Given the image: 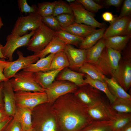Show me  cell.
<instances>
[{
    "label": "cell",
    "mask_w": 131,
    "mask_h": 131,
    "mask_svg": "<svg viewBox=\"0 0 131 131\" xmlns=\"http://www.w3.org/2000/svg\"><path fill=\"white\" fill-rule=\"evenodd\" d=\"M66 45L55 35L46 47L37 55L40 58L51 54H55L64 51Z\"/></svg>",
    "instance_id": "obj_22"
},
{
    "label": "cell",
    "mask_w": 131,
    "mask_h": 131,
    "mask_svg": "<svg viewBox=\"0 0 131 131\" xmlns=\"http://www.w3.org/2000/svg\"><path fill=\"white\" fill-rule=\"evenodd\" d=\"M4 59H0V82H4L9 80L5 77L3 72L5 68L9 66L11 61H6Z\"/></svg>",
    "instance_id": "obj_43"
},
{
    "label": "cell",
    "mask_w": 131,
    "mask_h": 131,
    "mask_svg": "<svg viewBox=\"0 0 131 131\" xmlns=\"http://www.w3.org/2000/svg\"><path fill=\"white\" fill-rule=\"evenodd\" d=\"M102 17L104 21L109 22L110 24L115 20L116 17L112 13L107 11L103 13L102 15Z\"/></svg>",
    "instance_id": "obj_45"
},
{
    "label": "cell",
    "mask_w": 131,
    "mask_h": 131,
    "mask_svg": "<svg viewBox=\"0 0 131 131\" xmlns=\"http://www.w3.org/2000/svg\"><path fill=\"white\" fill-rule=\"evenodd\" d=\"M55 17L62 28L67 27L75 22L73 14H63Z\"/></svg>",
    "instance_id": "obj_37"
},
{
    "label": "cell",
    "mask_w": 131,
    "mask_h": 131,
    "mask_svg": "<svg viewBox=\"0 0 131 131\" xmlns=\"http://www.w3.org/2000/svg\"><path fill=\"white\" fill-rule=\"evenodd\" d=\"M55 34L66 44L75 46L78 48L84 38L74 35L62 29L55 32Z\"/></svg>",
    "instance_id": "obj_30"
},
{
    "label": "cell",
    "mask_w": 131,
    "mask_h": 131,
    "mask_svg": "<svg viewBox=\"0 0 131 131\" xmlns=\"http://www.w3.org/2000/svg\"><path fill=\"white\" fill-rule=\"evenodd\" d=\"M102 92L89 84H85L78 87L73 94L81 102L89 107L103 97Z\"/></svg>",
    "instance_id": "obj_13"
},
{
    "label": "cell",
    "mask_w": 131,
    "mask_h": 131,
    "mask_svg": "<svg viewBox=\"0 0 131 131\" xmlns=\"http://www.w3.org/2000/svg\"><path fill=\"white\" fill-rule=\"evenodd\" d=\"M3 94L4 109L9 116L13 117L16 109L15 92L9 80L3 82Z\"/></svg>",
    "instance_id": "obj_17"
},
{
    "label": "cell",
    "mask_w": 131,
    "mask_h": 131,
    "mask_svg": "<svg viewBox=\"0 0 131 131\" xmlns=\"http://www.w3.org/2000/svg\"><path fill=\"white\" fill-rule=\"evenodd\" d=\"M35 31H31L21 36L11 33L7 36L6 43L3 46L2 51L4 56L8 59L9 61H12L13 54L16 49L23 46H26Z\"/></svg>",
    "instance_id": "obj_11"
},
{
    "label": "cell",
    "mask_w": 131,
    "mask_h": 131,
    "mask_svg": "<svg viewBox=\"0 0 131 131\" xmlns=\"http://www.w3.org/2000/svg\"><path fill=\"white\" fill-rule=\"evenodd\" d=\"M127 35H131V21L128 24L126 29Z\"/></svg>",
    "instance_id": "obj_49"
},
{
    "label": "cell",
    "mask_w": 131,
    "mask_h": 131,
    "mask_svg": "<svg viewBox=\"0 0 131 131\" xmlns=\"http://www.w3.org/2000/svg\"><path fill=\"white\" fill-rule=\"evenodd\" d=\"M69 63L64 51L55 54L51 63L49 71L69 67Z\"/></svg>",
    "instance_id": "obj_31"
},
{
    "label": "cell",
    "mask_w": 131,
    "mask_h": 131,
    "mask_svg": "<svg viewBox=\"0 0 131 131\" xmlns=\"http://www.w3.org/2000/svg\"><path fill=\"white\" fill-rule=\"evenodd\" d=\"M55 36V32L42 23L30 39L26 46L27 49L34 52V54H38Z\"/></svg>",
    "instance_id": "obj_5"
},
{
    "label": "cell",
    "mask_w": 131,
    "mask_h": 131,
    "mask_svg": "<svg viewBox=\"0 0 131 131\" xmlns=\"http://www.w3.org/2000/svg\"><path fill=\"white\" fill-rule=\"evenodd\" d=\"M68 60L69 68L78 72L85 62L86 50L75 48L66 44L64 50Z\"/></svg>",
    "instance_id": "obj_15"
},
{
    "label": "cell",
    "mask_w": 131,
    "mask_h": 131,
    "mask_svg": "<svg viewBox=\"0 0 131 131\" xmlns=\"http://www.w3.org/2000/svg\"><path fill=\"white\" fill-rule=\"evenodd\" d=\"M13 118H11L8 120L0 123V131H4L7 126L12 120Z\"/></svg>",
    "instance_id": "obj_48"
},
{
    "label": "cell",
    "mask_w": 131,
    "mask_h": 131,
    "mask_svg": "<svg viewBox=\"0 0 131 131\" xmlns=\"http://www.w3.org/2000/svg\"><path fill=\"white\" fill-rule=\"evenodd\" d=\"M32 128L34 131H58L59 126L52 104H40L32 110Z\"/></svg>",
    "instance_id": "obj_2"
},
{
    "label": "cell",
    "mask_w": 131,
    "mask_h": 131,
    "mask_svg": "<svg viewBox=\"0 0 131 131\" xmlns=\"http://www.w3.org/2000/svg\"><path fill=\"white\" fill-rule=\"evenodd\" d=\"M42 22V17L36 13L29 14L18 18L11 33L21 36L28 33V31H35Z\"/></svg>",
    "instance_id": "obj_7"
},
{
    "label": "cell",
    "mask_w": 131,
    "mask_h": 131,
    "mask_svg": "<svg viewBox=\"0 0 131 131\" xmlns=\"http://www.w3.org/2000/svg\"><path fill=\"white\" fill-rule=\"evenodd\" d=\"M21 130L20 124L13 117L7 126L4 131H21Z\"/></svg>",
    "instance_id": "obj_42"
},
{
    "label": "cell",
    "mask_w": 131,
    "mask_h": 131,
    "mask_svg": "<svg viewBox=\"0 0 131 131\" xmlns=\"http://www.w3.org/2000/svg\"><path fill=\"white\" fill-rule=\"evenodd\" d=\"M78 86L74 83L66 81H54L47 88L44 89L48 102L52 104L59 97L69 93H74Z\"/></svg>",
    "instance_id": "obj_9"
},
{
    "label": "cell",
    "mask_w": 131,
    "mask_h": 131,
    "mask_svg": "<svg viewBox=\"0 0 131 131\" xmlns=\"http://www.w3.org/2000/svg\"><path fill=\"white\" fill-rule=\"evenodd\" d=\"M88 11L93 13L97 12L103 8L101 5L92 0H76Z\"/></svg>",
    "instance_id": "obj_39"
},
{
    "label": "cell",
    "mask_w": 131,
    "mask_h": 131,
    "mask_svg": "<svg viewBox=\"0 0 131 131\" xmlns=\"http://www.w3.org/2000/svg\"><path fill=\"white\" fill-rule=\"evenodd\" d=\"M110 105L117 113H131V101L116 99Z\"/></svg>",
    "instance_id": "obj_35"
},
{
    "label": "cell",
    "mask_w": 131,
    "mask_h": 131,
    "mask_svg": "<svg viewBox=\"0 0 131 131\" xmlns=\"http://www.w3.org/2000/svg\"><path fill=\"white\" fill-rule=\"evenodd\" d=\"M131 0H125L123 2L120 13L115 19H119L131 15Z\"/></svg>",
    "instance_id": "obj_41"
},
{
    "label": "cell",
    "mask_w": 131,
    "mask_h": 131,
    "mask_svg": "<svg viewBox=\"0 0 131 131\" xmlns=\"http://www.w3.org/2000/svg\"><path fill=\"white\" fill-rule=\"evenodd\" d=\"M109 101L103 97L92 106L87 107L88 113L93 121H112L115 119L118 113Z\"/></svg>",
    "instance_id": "obj_6"
},
{
    "label": "cell",
    "mask_w": 131,
    "mask_h": 131,
    "mask_svg": "<svg viewBox=\"0 0 131 131\" xmlns=\"http://www.w3.org/2000/svg\"><path fill=\"white\" fill-rule=\"evenodd\" d=\"M85 74L73 71L68 67H66L59 73L55 80L69 81L78 87L85 84L84 82Z\"/></svg>",
    "instance_id": "obj_18"
},
{
    "label": "cell",
    "mask_w": 131,
    "mask_h": 131,
    "mask_svg": "<svg viewBox=\"0 0 131 131\" xmlns=\"http://www.w3.org/2000/svg\"><path fill=\"white\" fill-rule=\"evenodd\" d=\"M104 79L110 91L116 99L131 101V95L118 84L113 77L108 78L105 76Z\"/></svg>",
    "instance_id": "obj_19"
},
{
    "label": "cell",
    "mask_w": 131,
    "mask_h": 131,
    "mask_svg": "<svg viewBox=\"0 0 131 131\" xmlns=\"http://www.w3.org/2000/svg\"><path fill=\"white\" fill-rule=\"evenodd\" d=\"M75 0H66V1L69 4L74 2Z\"/></svg>",
    "instance_id": "obj_52"
},
{
    "label": "cell",
    "mask_w": 131,
    "mask_h": 131,
    "mask_svg": "<svg viewBox=\"0 0 131 131\" xmlns=\"http://www.w3.org/2000/svg\"><path fill=\"white\" fill-rule=\"evenodd\" d=\"M64 69L34 73L36 80L40 86L45 89L50 86L55 80L59 73Z\"/></svg>",
    "instance_id": "obj_20"
},
{
    "label": "cell",
    "mask_w": 131,
    "mask_h": 131,
    "mask_svg": "<svg viewBox=\"0 0 131 131\" xmlns=\"http://www.w3.org/2000/svg\"><path fill=\"white\" fill-rule=\"evenodd\" d=\"M55 54H51L45 57L40 58L36 62L29 65L23 70L33 73L48 71Z\"/></svg>",
    "instance_id": "obj_25"
},
{
    "label": "cell",
    "mask_w": 131,
    "mask_h": 131,
    "mask_svg": "<svg viewBox=\"0 0 131 131\" xmlns=\"http://www.w3.org/2000/svg\"><path fill=\"white\" fill-rule=\"evenodd\" d=\"M131 121V113H118L112 121V127L114 131H121Z\"/></svg>",
    "instance_id": "obj_33"
},
{
    "label": "cell",
    "mask_w": 131,
    "mask_h": 131,
    "mask_svg": "<svg viewBox=\"0 0 131 131\" xmlns=\"http://www.w3.org/2000/svg\"><path fill=\"white\" fill-rule=\"evenodd\" d=\"M62 131H80L93 121L89 115L87 107L73 93L58 98L52 104Z\"/></svg>",
    "instance_id": "obj_1"
},
{
    "label": "cell",
    "mask_w": 131,
    "mask_h": 131,
    "mask_svg": "<svg viewBox=\"0 0 131 131\" xmlns=\"http://www.w3.org/2000/svg\"><path fill=\"white\" fill-rule=\"evenodd\" d=\"M13 117L9 116L4 110L0 108V123L8 120Z\"/></svg>",
    "instance_id": "obj_47"
},
{
    "label": "cell",
    "mask_w": 131,
    "mask_h": 131,
    "mask_svg": "<svg viewBox=\"0 0 131 131\" xmlns=\"http://www.w3.org/2000/svg\"><path fill=\"white\" fill-rule=\"evenodd\" d=\"M21 131H34L32 128V129H30L28 130H21Z\"/></svg>",
    "instance_id": "obj_54"
},
{
    "label": "cell",
    "mask_w": 131,
    "mask_h": 131,
    "mask_svg": "<svg viewBox=\"0 0 131 131\" xmlns=\"http://www.w3.org/2000/svg\"><path fill=\"white\" fill-rule=\"evenodd\" d=\"M121 131H131V122L124 127Z\"/></svg>",
    "instance_id": "obj_50"
},
{
    "label": "cell",
    "mask_w": 131,
    "mask_h": 131,
    "mask_svg": "<svg viewBox=\"0 0 131 131\" xmlns=\"http://www.w3.org/2000/svg\"><path fill=\"white\" fill-rule=\"evenodd\" d=\"M105 46L102 38L93 46L86 50L85 62L94 64L98 60Z\"/></svg>",
    "instance_id": "obj_26"
},
{
    "label": "cell",
    "mask_w": 131,
    "mask_h": 131,
    "mask_svg": "<svg viewBox=\"0 0 131 131\" xmlns=\"http://www.w3.org/2000/svg\"><path fill=\"white\" fill-rule=\"evenodd\" d=\"M96 28L84 24L75 22L71 25L62 29L76 36L85 38L95 31L96 30Z\"/></svg>",
    "instance_id": "obj_23"
},
{
    "label": "cell",
    "mask_w": 131,
    "mask_h": 131,
    "mask_svg": "<svg viewBox=\"0 0 131 131\" xmlns=\"http://www.w3.org/2000/svg\"><path fill=\"white\" fill-rule=\"evenodd\" d=\"M42 21L43 24L55 32L62 29L55 17L53 15L42 17Z\"/></svg>",
    "instance_id": "obj_38"
},
{
    "label": "cell",
    "mask_w": 131,
    "mask_h": 131,
    "mask_svg": "<svg viewBox=\"0 0 131 131\" xmlns=\"http://www.w3.org/2000/svg\"><path fill=\"white\" fill-rule=\"evenodd\" d=\"M32 110L29 109L16 107L13 117L20 124L21 130H26L32 128Z\"/></svg>",
    "instance_id": "obj_21"
},
{
    "label": "cell",
    "mask_w": 131,
    "mask_h": 131,
    "mask_svg": "<svg viewBox=\"0 0 131 131\" xmlns=\"http://www.w3.org/2000/svg\"><path fill=\"white\" fill-rule=\"evenodd\" d=\"M56 1L37 4L36 13L42 17L52 15Z\"/></svg>",
    "instance_id": "obj_34"
},
{
    "label": "cell",
    "mask_w": 131,
    "mask_h": 131,
    "mask_svg": "<svg viewBox=\"0 0 131 131\" xmlns=\"http://www.w3.org/2000/svg\"><path fill=\"white\" fill-rule=\"evenodd\" d=\"M84 82L85 83L89 84L104 93L108 99L110 104L116 99L110 91L106 82L93 79L85 74L84 77Z\"/></svg>",
    "instance_id": "obj_27"
},
{
    "label": "cell",
    "mask_w": 131,
    "mask_h": 131,
    "mask_svg": "<svg viewBox=\"0 0 131 131\" xmlns=\"http://www.w3.org/2000/svg\"><path fill=\"white\" fill-rule=\"evenodd\" d=\"M121 58L120 52L105 46L98 60L92 64L105 75L112 77L118 67Z\"/></svg>",
    "instance_id": "obj_3"
},
{
    "label": "cell",
    "mask_w": 131,
    "mask_h": 131,
    "mask_svg": "<svg viewBox=\"0 0 131 131\" xmlns=\"http://www.w3.org/2000/svg\"><path fill=\"white\" fill-rule=\"evenodd\" d=\"M17 4L19 9L21 13L30 14L36 12L37 5L30 6L28 4L26 0H18Z\"/></svg>",
    "instance_id": "obj_40"
},
{
    "label": "cell",
    "mask_w": 131,
    "mask_h": 131,
    "mask_svg": "<svg viewBox=\"0 0 131 131\" xmlns=\"http://www.w3.org/2000/svg\"><path fill=\"white\" fill-rule=\"evenodd\" d=\"M17 53L18 58L11 61L10 64L4 70V75L8 79L12 77L20 70L24 69L29 65L35 63L39 59L37 55L24 57L22 52L19 50L17 51Z\"/></svg>",
    "instance_id": "obj_12"
},
{
    "label": "cell",
    "mask_w": 131,
    "mask_h": 131,
    "mask_svg": "<svg viewBox=\"0 0 131 131\" xmlns=\"http://www.w3.org/2000/svg\"><path fill=\"white\" fill-rule=\"evenodd\" d=\"M112 121H93L80 131H114Z\"/></svg>",
    "instance_id": "obj_32"
},
{
    "label": "cell",
    "mask_w": 131,
    "mask_h": 131,
    "mask_svg": "<svg viewBox=\"0 0 131 131\" xmlns=\"http://www.w3.org/2000/svg\"><path fill=\"white\" fill-rule=\"evenodd\" d=\"M15 92L18 91L43 92L44 89L37 82L33 73L23 70L9 79Z\"/></svg>",
    "instance_id": "obj_4"
},
{
    "label": "cell",
    "mask_w": 131,
    "mask_h": 131,
    "mask_svg": "<svg viewBox=\"0 0 131 131\" xmlns=\"http://www.w3.org/2000/svg\"><path fill=\"white\" fill-rule=\"evenodd\" d=\"M106 29V27L98 29L84 39L80 44L79 48L86 50L93 46L97 41L103 38L104 33Z\"/></svg>",
    "instance_id": "obj_28"
},
{
    "label": "cell",
    "mask_w": 131,
    "mask_h": 131,
    "mask_svg": "<svg viewBox=\"0 0 131 131\" xmlns=\"http://www.w3.org/2000/svg\"><path fill=\"white\" fill-rule=\"evenodd\" d=\"M3 47L2 45L0 43V58L1 59H5L7 58L4 56L2 54V49Z\"/></svg>",
    "instance_id": "obj_51"
},
{
    "label": "cell",
    "mask_w": 131,
    "mask_h": 131,
    "mask_svg": "<svg viewBox=\"0 0 131 131\" xmlns=\"http://www.w3.org/2000/svg\"><path fill=\"white\" fill-rule=\"evenodd\" d=\"M69 4L72 10L75 22L99 28L106 27L104 24L98 22L95 19V13L87 10L76 0Z\"/></svg>",
    "instance_id": "obj_10"
},
{
    "label": "cell",
    "mask_w": 131,
    "mask_h": 131,
    "mask_svg": "<svg viewBox=\"0 0 131 131\" xmlns=\"http://www.w3.org/2000/svg\"><path fill=\"white\" fill-rule=\"evenodd\" d=\"M130 59L131 58L120 61L118 67L112 76L126 91L129 89L131 85Z\"/></svg>",
    "instance_id": "obj_14"
},
{
    "label": "cell",
    "mask_w": 131,
    "mask_h": 131,
    "mask_svg": "<svg viewBox=\"0 0 131 131\" xmlns=\"http://www.w3.org/2000/svg\"><path fill=\"white\" fill-rule=\"evenodd\" d=\"M3 24L1 18L0 16V29L3 26Z\"/></svg>",
    "instance_id": "obj_53"
},
{
    "label": "cell",
    "mask_w": 131,
    "mask_h": 131,
    "mask_svg": "<svg viewBox=\"0 0 131 131\" xmlns=\"http://www.w3.org/2000/svg\"><path fill=\"white\" fill-rule=\"evenodd\" d=\"M16 107L32 110L37 106L48 102L45 92L18 91L15 92Z\"/></svg>",
    "instance_id": "obj_8"
},
{
    "label": "cell",
    "mask_w": 131,
    "mask_h": 131,
    "mask_svg": "<svg viewBox=\"0 0 131 131\" xmlns=\"http://www.w3.org/2000/svg\"><path fill=\"white\" fill-rule=\"evenodd\" d=\"M64 14H73L70 6L66 1L62 0L56 1L52 15L56 16Z\"/></svg>",
    "instance_id": "obj_36"
},
{
    "label": "cell",
    "mask_w": 131,
    "mask_h": 131,
    "mask_svg": "<svg viewBox=\"0 0 131 131\" xmlns=\"http://www.w3.org/2000/svg\"><path fill=\"white\" fill-rule=\"evenodd\" d=\"M131 35L117 36L104 39L105 46L120 52L126 47L131 39Z\"/></svg>",
    "instance_id": "obj_24"
},
{
    "label": "cell",
    "mask_w": 131,
    "mask_h": 131,
    "mask_svg": "<svg viewBox=\"0 0 131 131\" xmlns=\"http://www.w3.org/2000/svg\"><path fill=\"white\" fill-rule=\"evenodd\" d=\"M131 21V15L120 19H115L106 29L103 38H105L117 36L126 35V28Z\"/></svg>",
    "instance_id": "obj_16"
},
{
    "label": "cell",
    "mask_w": 131,
    "mask_h": 131,
    "mask_svg": "<svg viewBox=\"0 0 131 131\" xmlns=\"http://www.w3.org/2000/svg\"><path fill=\"white\" fill-rule=\"evenodd\" d=\"M123 1L122 0H104V3L107 6H113L117 8L120 6Z\"/></svg>",
    "instance_id": "obj_44"
},
{
    "label": "cell",
    "mask_w": 131,
    "mask_h": 131,
    "mask_svg": "<svg viewBox=\"0 0 131 131\" xmlns=\"http://www.w3.org/2000/svg\"><path fill=\"white\" fill-rule=\"evenodd\" d=\"M78 72L86 74L93 79L105 82L104 78L106 76L92 64L85 62Z\"/></svg>",
    "instance_id": "obj_29"
},
{
    "label": "cell",
    "mask_w": 131,
    "mask_h": 131,
    "mask_svg": "<svg viewBox=\"0 0 131 131\" xmlns=\"http://www.w3.org/2000/svg\"><path fill=\"white\" fill-rule=\"evenodd\" d=\"M3 82H0V108L4 109V105L3 94Z\"/></svg>",
    "instance_id": "obj_46"
}]
</instances>
